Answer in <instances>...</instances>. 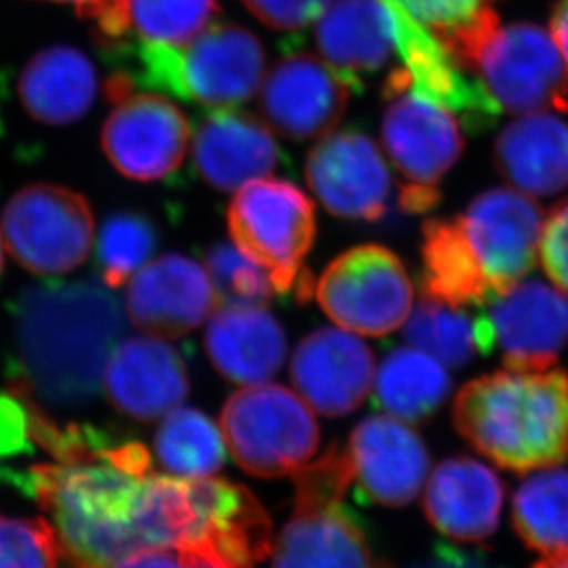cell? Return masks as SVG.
Here are the masks:
<instances>
[{
  "mask_svg": "<svg viewBox=\"0 0 568 568\" xmlns=\"http://www.w3.org/2000/svg\"><path fill=\"white\" fill-rule=\"evenodd\" d=\"M19 100L33 121L63 126L82 119L99 93V74L82 50L58 44L22 67Z\"/></svg>",
  "mask_w": 568,
  "mask_h": 568,
  "instance_id": "cell-29",
  "label": "cell"
},
{
  "mask_svg": "<svg viewBox=\"0 0 568 568\" xmlns=\"http://www.w3.org/2000/svg\"><path fill=\"white\" fill-rule=\"evenodd\" d=\"M219 305L207 270L178 253L142 266L128 284V316L141 331L161 338L191 333Z\"/></svg>",
  "mask_w": 568,
  "mask_h": 568,
  "instance_id": "cell-19",
  "label": "cell"
},
{
  "mask_svg": "<svg viewBox=\"0 0 568 568\" xmlns=\"http://www.w3.org/2000/svg\"><path fill=\"white\" fill-rule=\"evenodd\" d=\"M272 568H394L375 561L361 517L342 503L294 508Z\"/></svg>",
  "mask_w": 568,
  "mask_h": 568,
  "instance_id": "cell-25",
  "label": "cell"
},
{
  "mask_svg": "<svg viewBox=\"0 0 568 568\" xmlns=\"http://www.w3.org/2000/svg\"><path fill=\"white\" fill-rule=\"evenodd\" d=\"M216 0H102L88 19L108 54L130 44L181 47L219 16Z\"/></svg>",
  "mask_w": 568,
  "mask_h": 568,
  "instance_id": "cell-27",
  "label": "cell"
},
{
  "mask_svg": "<svg viewBox=\"0 0 568 568\" xmlns=\"http://www.w3.org/2000/svg\"><path fill=\"white\" fill-rule=\"evenodd\" d=\"M4 242L22 268L67 274L85 263L94 241L88 200L61 185L38 183L17 192L2 219Z\"/></svg>",
  "mask_w": 568,
  "mask_h": 568,
  "instance_id": "cell-10",
  "label": "cell"
},
{
  "mask_svg": "<svg viewBox=\"0 0 568 568\" xmlns=\"http://www.w3.org/2000/svg\"><path fill=\"white\" fill-rule=\"evenodd\" d=\"M124 331L121 306L94 283L28 292L17 316L19 383L41 403L78 406L99 392Z\"/></svg>",
  "mask_w": 568,
  "mask_h": 568,
  "instance_id": "cell-2",
  "label": "cell"
},
{
  "mask_svg": "<svg viewBox=\"0 0 568 568\" xmlns=\"http://www.w3.org/2000/svg\"><path fill=\"white\" fill-rule=\"evenodd\" d=\"M152 470V456L141 442L111 436L85 458L38 462L4 470L0 478L49 515L72 568H116L148 548L142 504Z\"/></svg>",
  "mask_w": 568,
  "mask_h": 568,
  "instance_id": "cell-1",
  "label": "cell"
},
{
  "mask_svg": "<svg viewBox=\"0 0 568 568\" xmlns=\"http://www.w3.org/2000/svg\"><path fill=\"white\" fill-rule=\"evenodd\" d=\"M356 487L366 503L403 508L422 493L430 454L423 437L389 416L366 417L347 443Z\"/></svg>",
  "mask_w": 568,
  "mask_h": 568,
  "instance_id": "cell-18",
  "label": "cell"
},
{
  "mask_svg": "<svg viewBox=\"0 0 568 568\" xmlns=\"http://www.w3.org/2000/svg\"><path fill=\"white\" fill-rule=\"evenodd\" d=\"M44 2H58V4H71L77 8L78 13L88 19L89 13L102 2V0H44Z\"/></svg>",
  "mask_w": 568,
  "mask_h": 568,
  "instance_id": "cell-43",
  "label": "cell"
},
{
  "mask_svg": "<svg viewBox=\"0 0 568 568\" xmlns=\"http://www.w3.org/2000/svg\"><path fill=\"white\" fill-rule=\"evenodd\" d=\"M408 568H495L478 554L465 552L448 545H437L430 558L417 561Z\"/></svg>",
  "mask_w": 568,
  "mask_h": 568,
  "instance_id": "cell-40",
  "label": "cell"
},
{
  "mask_svg": "<svg viewBox=\"0 0 568 568\" xmlns=\"http://www.w3.org/2000/svg\"><path fill=\"white\" fill-rule=\"evenodd\" d=\"M247 10L277 32H300L316 21L328 0H244Z\"/></svg>",
  "mask_w": 568,
  "mask_h": 568,
  "instance_id": "cell-38",
  "label": "cell"
},
{
  "mask_svg": "<svg viewBox=\"0 0 568 568\" xmlns=\"http://www.w3.org/2000/svg\"><path fill=\"white\" fill-rule=\"evenodd\" d=\"M531 568H568V552L547 556L541 561H537Z\"/></svg>",
  "mask_w": 568,
  "mask_h": 568,
  "instance_id": "cell-44",
  "label": "cell"
},
{
  "mask_svg": "<svg viewBox=\"0 0 568 568\" xmlns=\"http://www.w3.org/2000/svg\"><path fill=\"white\" fill-rule=\"evenodd\" d=\"M317 303L339 327L386 336L410 316L414 286L388 247L364 244L342 253L317 280Z\"/></svg>",
  "mask_w": 568,
  "mask_h": 568,
  "instance_id": "cell-8",
  "label": "cell"
},
{
  "mask_svg": "<svg viewBox=\"0 0 568 568\" xmlns=\"http://www.w3.org/2000/svg\"><path fill=\"white\" fill-rule=\"evenodd\" d=\"M403 334L414 349L423 351L450 369L467 366L475 356H486L480 317L430 295H423L410 312Z\"/></svg>",
  "mask_w": 568,
  "mask_h": 568,
  "instance_id": "cell-32",
  "label": "cell"
},
{
  "mask_svg": "<svg viewBox=\"0 0 568 568\" xmlns=\"http://www.w3.org/2000/svg\"><path fill=\"white\" fill-rule=\"evenodd\" d=\"M503 178L530 196H554L568 186V122L552 111L520 116L504 128L493 150Z\"/></svg>",
  "mask_w": 568,
  "mask_h": 568,
  "instance_id": "cell-28",
  "label": "cell"
},
{
  "mask_svg": "<svg viewBox=\"0 0 568 568\" xmlns=\"http://www.w3.org/2000/svg\"><path fill=\"white\" fill-rule=\"evenodd\" d=\"M191 530L180 556L211 568H255L274 547L272 519L246 486L224 478H189Z\"/></svg>",
  "mask_w": 568,
  "mask_h": 568,
  "instance_id": "cell-12",
  "label": "cell"
},
{
  "mask_svg": "<svg viewBox=\"0 0 568 568\" xmlns=\"http://www.w3.org/2000/svg\"><path fill=\"white\" fill-rule=\"evenodd\" d=\"M158 246V233L150 220L138 213L113 214L99 236V263L104 283L119 288L146 266Z\"/></svg>",
  "mask_w": 568,
  "mask_h": 568,
  "instance_id": "cell-34",
  "label": "cell"
},
{
  "mask_svg": "<svg viewBox=\"0 0 568 568\" xmlns=\"http://www.w3.org/2000/svg\"><path fill=\"white\" fill-rule=\"evenodd\" d=\"M454 428L503 469L526 475L568 459V373L503 369L475 378L453 405Z\"/></svg>",
  "mask_w": 568,
  "mask_h": 568,
  "instance_id": "cell-3",
  "label": "cell"
},
{
  "mask_svg": "<svg viewBox=\"0 0 568 568\" xmlns=\"http://www.w3.org/2000/svg\"><path fill=\"white\" fill-rule=\"evenodd\" d=\"M349 83L312 54H294L272 67L261 88V111L270 126L294 141L333 132L349 102Z\"/></svg>",
  "mask_w": 568,
  "mask_h": 568,
  "instance_id": "cell-17",
  "label": "cell"
},
{
  "mask_svg": "<svg viewBox=\"0 0 568 568\" xmlns=\"http://www.w3.org/2000/svg\"><path fill=\"white\" fill-rule=\"evenodd\" d=\"M539 252L548 277L568 295V200L554 207L548 216Z\"/></svg>",
  "mask_w": 568,
  "mask_h": 568,
  "instance_id": "cell-39",
  "label": "cell"
},
{
  "mask_svg": "<svg viewBox=\"0 0 568 568\" xmlns=\"http://www.w3.org/2000/svg\"><path fill=\"white\" fill-rule=\"evenodd\" d=\"M205 349L216 372L252 386L275 377L286 361V334L263 306L225 305L211 316Z\"/></svg>",
  "mask_w": 568,
  "mask_h": 568,
  "instance_id": "cell-26",
  "label": "cell"
},
{
  "mask_svg": "<svg viewBox=\"0 0 568 568\" xmlns=\"http://www.w3.org/2000/svg\"><path fill=\"white\" fill-rule=\"evenodd\" d=\"M231 239L270 275L280 294L297 286L311 294L305 258L316 236V211L300 186L283 180H255L242 186L227 209Z\"/></svg>",
  "mask_w": 568,
  "mask_h": 568,
  "instance_id": "cell-5",
  "label": "cell"
},
{
  "mask_svg": "<svg viewBox=\"0 0 568 568\" xmlns=\"http://www.w3.org/2000/svg\"><path fill=\"white\" fill-rule=\"evenodd\" d=\"M453 389L442 362L414 347L386 355L375 381V405L405 423L430 419Z\"/></svg>",
  "mask_w": 568,
  "mask_h": 568,
  "instance_id": "cell-30",
  "label": "cell"
},
{
  "mask_svg": "<svg viewBox=\"0 0 568 568\" xmlns=\"http://www.w3.org/2000/svg\"><path fill=\"white\" fill-rule=\"evenodd\" d=\"M469 72L500 110L519 115L568 113V74L561 52L537 24H498L476 52Z\"/></svg>",
  "mask_w": 568,
  "mask_h": 568,
  "instance_id": "cell-9",
  "label": "cell"
},
{
  "mask_svg": "<svg viewBox=\"0 0 568 568\" xmlns=\"http://www.w3.org/2000/svg\"><path fill=\"white\" fill-rule=\"evenodd\" d=\"M133 91L115 100L102 130V148L128 180H164L185 161L191 126L163 94Z\"/></svg>",
  "mask_w": 568,
  "mask_h": 568,
  "instance_id": "cell-14",
  "label": "cell"
},
{
  "mask_svg": "<svg viewBox=\"0 0 568 568\" xmlns=\"http://www.w3.org/2000/svg\"><path fill=\"white\" fill-rule=\"evenodd\" d=\"M155 454L170 475L205 478L224 465V437L203 412L175 408L155 434Z\"/></svg>",
  "mask_w": 568,
  "mask_h": 568,
  "instance_id": "cell-33",
  "label": "cell"
},
{
  "mask_svg": "<svg viewBox=\"0 0 568 568\" xmlns=\"http://www.w3.org/2000/svg\"><path fill=\"white\" fill-rule=\"evenodd\" d=\"M314 196L328 213L355 222H378L388 213L392 174L366 133L344 130L314 146L305 166Z\"/></svg>",
  "mask_w": 568,
  "mask_h": 568,
  "instance_id": "cell-15",
  "label": "cell"
},
{
  "mask_svg": "<svg viewBox=\"0 0 568 568\" xmlns=\"http://www.w3.org/2000/svg\"><path fill=\"white\" fill-rule=\"evenodd\" d=\"M207 268L220 303L263 306L274 297L270 275L236 246L216 244L211 247Z\"/></svg>",
  "mask_w": 568,
  "mask_h": 568,
  "instance_id": "cell-35",
  "label": "cell"
},
{
  "mask_svg": "<svg viewBox=\"0 0 568 568\" xmlns=\"http://www.w3.org/2000/svg\"><path fill=\"white\" fill-rule=\"evenodd\" d=\"M111 405L138 422H155L180 408L191 381L185 361L161 336H135L115 345L104 367Z\"/></svg>",
  "mask_w": 568,
  "mask_h": 568,
  "instance_id": "cell-21",
  "label": "cell"
},
{
  "mask_svg": "<svg viewBox=\"0 0 568 568\" xmlns=\"http://www.w3.org/2000/svg\"><path fill=\"white\" fill-rule=\"evenodd\" d=\"M183 559V564H185V568H211L207 565L202 564V561H197V559L189 558V556H181Z\"/></svg>",
  "mask_w": 568,
  "mask_h": 568,
  "instance_id": "cell-45",
  "label": "cell"
},
{
  "mask_svg": "<svg viewBox=\"0 0 568 568\" xmlns=\"http://www.w3.org/2000/svg\"><path fill=\"white\" fill-rule=\"evenodd\" d=\"M116 568H185V564L166 548H146L132 554Z\"/></svg>",
  "mask_w": 568,
  "mask_h": 568,
  "instance_id": "cell-41",
  "label": "cell"
},
{
  "mask_svg": "<svg viewBox=\"0 0 568 568\" xmlns=\"http://www.w3.org/2000/svg\"><path fill=\"white\" fill-rule=\"evenodd\" d=\"M108 55L124 63L121 72L135 85L216 110L252 99L266 65L257 36L233 22L207 27L181 47L130 44Z\"/></svg>",
  "mask_w": 568,
  "mask_h": 568,
  "instance_id": "cell-4",
  "label": "cell"
},
{
  "mask_svg": "<svg viewBox=\"0 0 568 568\" xmlns=\"http://www.w3.org/2000/svg\"><path fill=\"white\" fill-rule=\"evenodd\" d=\"M478 317L486 356L500 351L508 369H550L568 345L567 294L541 280L515 283Z\"/></svg>",
  "mask_w": 568,
  "mask_h": 568,
  "instance_id": "cell-13",
  "label": "cell"
},
{
  "mask_svg": "<svg viewBox=\"0 0 568 568\" xmlns=\"http://www.w3.org/2000/svg\"><path fill=\"white\" fill-rule=\"evenodd\" d=\"M504 481L478 459L447 458L426 484V519L454 541L481 542L495 536L503 519Z\"/></svg>",
  "mask_w": 568,
  "mask_h": 568,
  "instance_id": "cell-22",
  "label": "cell"
},
{
  "mask_svg": "<svg viewBox=\"0 0 568 568\" xmlns=\"http://www.w3.org/2000/svg\"><path fill=\"white\" fill-rule=\"evenodd\" d=\"M397 33V58L408 77V91L453 111L470 133L484 132L500 115L480 80L464 71L434 33L403 6L389 0Z\"/></svg>",
  "mask_w": 568,
  "mask_h": 568,
  "instance_id": "cell-16",
  "label": "cell"
},
{
  "mask_svg": "<svg viewBox=\"0 0 568 568\" xmlns=\"http://www.w3.org/2000/svg\"><path fill=\"white\" fill-rule=\"evenodd\" d=\"M192 150L197 174L222 192L263 180L281 161L280 144L270 128L235 108H219L203 116Z\"/></svg>",
  "mask_w": 568,
  "mask_h": 568,
  "instance_id": "cell-24",
  "label": "cell"
},
{
  "mask_svg": "<svg viewBox=\"0 0 568 568\" xmlns=\"http://www.w3.org/2000/svg\"><path fill=\"white\" fill-rule=\"evenodd\" d=\"M550 30L554 43L558 44L559 52L564 54L568 65V0H559L558 4L554 6Z\"/></svg>",
  "mask_w": 568,
  "mask_h": 568,
  "instance_id": "cell-42",
  "label": "cell"
},
{
  "mask_svg": "<svg viewBox=\"0 0 568 568\" xmlns=\"http://www.w3.org/2000/svg\"><path fill=\"white\" fill-rule=\"evenodd\" d=\"M222 434L236 464L258 478L292 476L320 445V425L300 395L280 384H252L231 395Z\"/></svg>",
  "mask_w": 568,
  "mask_h": 568,
  "instance_id": "cell-6",
  "label": "cell"
},
{
  "mask_svg": "<svg viewBox=\"0 0 568 568\" xmlns=\"http://www.w3.org/2000/svg\"><path fill=\"white\" fill-rule=\"evenodd\" d=\"M439 41L459 32L489 8L491 0H395Z\"/></svg>",
  "mask_w": 568,
  "mask_h": 568,
  "instance_id": "cell-37",
  "label": "cell"
},
{
  "mask_svg": "<svg viewBox=\"0 0 568 568\" xmlns=\"http://www.w3.org/2000/svg\"><path fill=\"white\" fill-rule=\"evenodd\" d=\"M290 375L301 397L322 416H347L369 395L375 356L355 334L320 328L301 339Z\"/></svg>",
  "mask_w": 568,
  "mask_h": 568,
  "instance_id": "cell-20",
  "label": "cell"
},
{
  "mask_svg": "<svg viewBox=\"0 0 568 568\" xmlns=\"http://www.w3.org/2000/svg\"><path fill=\"white\" fill-rule=\"evenodd\" d=\"M316 47L353 91L397 55V33L389 0H333L316 28Z\"/></svg>",
  "mask_w": 568,
  "mask_h": 568,
  "instance_id": "cell-23",
  "label": "cell"
},
{
  "mask_svg": "<svg viewBox=\"0 0 568 568\" xmlns=\"http://www.w3.org/2000/svg\"><path fill=\"white\" fill-rule=\"evenodd\" d=\"M386 100L381 133L399 174V207L410 214L428 213L442 200L439 181L464 153L458 116L408 89Z\"/></svg>",
  "mask_w": 568,
  "mask_h": 568,
  "instance_id": "cell-7",
  "label": "cell"
},
{
  "mask_svg": "<svg viewBox=\"0 0 568 568\" xmlns=\"http://www.w3.org/2000/svg\"><path fill=\"white\" fill-rule=\"evenodd\" d=\"M2 264H4V244H2V233H0V272H2Z\"/></svg>",
  "mask_w": 568,
  "mask_h": 568,
  "instance_id": "cell-46",
  "label": "cell"
},
{
  "mask_svg": "<svg viewBox=\"0 0 568 568\" xmlns=\"http://www.w3.org/2000/svg\"><path fill=\"white\" fill-rule=\"evenodd\" d=\"M454 222L493 297L536 266L545 222L541 207L525 194L504 186L481 192Z\"/></svg>",
  "mask_w": 568,
  "mask_h": 568,
  "instance_id": "cell-11",
  "label": "cell"
},
{
  "mask_svg": "<svg viewBox=\"0 0 568 568\" xmlns=\"http://www.w3.org/2000/svg\"><path fill=\"white\" fill-rule=\"evenodd\" d=\"M514 528L530 550L545 556L568 552V469H539L517 487Z\"/></svg>",
  "mask_w": 568,
  "mask_h": 568,
  "instance_id": "cell-31",
  "label": "cell"
},
{
  "mask_svg": "<svg viewBox=\"0 0 568 568\" xmlns=\"http://www.w3.org/2000/svg\"><path fill=\"white\" fill-rule=\"evenodd\" d=\"M61 558L50 523L0 515V568H58Z\"/></svg>",
  "mask_w": 568,
  "mask_h": 568,
  "instance_id": "cell-36",
  "label": "cell"
}]
</instances>
